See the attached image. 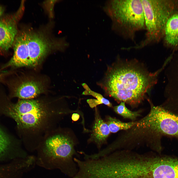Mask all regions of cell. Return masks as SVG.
<instances>
[{"instance_id": "2", "label": "cell", "mask_w": 178, "mask_h": 178, "mask_svg": "<svg viewBox=\"0 0 178 178\" xmlns=\"http://www.w3.org/2000/svg\"><path fill=\"white\" fill-rule=\"evenodd\" d=\"M51 102L39 99H22L10 105L9 115L26 135L44 133L53 129L62 112Z\"/></svg>"}, {"instance_id": "10", "label": "cell", "mask_w": 178, "mask_h": 178, "mask_svg": "<svg viewBox=\"0 0 178 178\" xmlns=\"http://www.w3.org/2000/svg\"><path fill=\"white\" fill-rule=\"evenodd\" d=\"M158 137H174L178 140V116L171 113L161 106L152 107Z\"/></svg>"}, {"instance_id": "21", "label": "cell", "mask_w": 178, "mask_h": 178, "mask_svg": "<svg viewBox=\"0 0 178 178\" xmlns=\"http://www.w3.org/2000/svg\"><path fill=\"white\" fill-rule=\"evenodd\" d=\"M4 11V9L3 8L2 6H0V17L2 15Z\"/></svg>"}, {"instance_id": "12", "label": "cell", "mask_w": 178, "mask_h": 178, "mask_svg": "<svg viewBox=\"0 0 178 178\" xmlns=\"http://www.w3.org/2000/svg\"><path fill=\"white\" fill-rule=\"evenodd\" d=\"M45 85L41 81L31 77H26L18 82L14 87L13 97L22 99H33L44 92Z\"/></svg>"}, {"instance_id": "1", "label": "cell", "mask_w": 178, "mask_h": 178, "mask_svg": "<svg viewBox=\"0 0 178 178\" xmlns=\"http://www.w3.org/2000/svg\"><path fill=\"white\" fill-rule=\"evenodd\" d=\"M137 61L118 60L108 66L103 78L97 83L106 95L133 107L144 100L156 83L162 69L151 73Z\"/></svg>"}, {"instance_id": "19", "label": "cell", "mask_w": 178, "mask_h": 178, "mask_svg": "<svg viewBox=\"0 0 178 178\" xmlns=\"http://www.w3.org/2000/svg\"><path fill=\"white\" fill-rule=\"evenodd\" d=\"M82 85L85 89L82 94L91 95L97 99L100 104H103L110 107L112 106L111 103L109 100L104 98L100 93L92 90L86 83H83Z\"/></svg>"}, {"instance_id": "18", "label": "cell", "mask_w": 178, "mask_h": 178, "mask_svg": "<svg viewBox=\"0 0 178 178\" xmlns=\"http://www.w3.org/2000/svg\"><path fill=\"white\" fill-rule=\"evenodd\" d=\"M11 144L10 139L0 127V158L5 156Z\"/></svg>"}, {"instance_id": "4", "label": "cell", "mask_w": 178, "mask_h": 178, "mask_svg": "<svg viewBox=\"0 0 178 178\" xmlns=\"http://www.w3.org/2000/svg\"><path fill=\"white\" fill-rule=\"evenodd\" d=\"M107 11L113 29L124 39L133 40L137 32L145 28L141 0H112Z\"/></svg>"}, {"instance_id": "20", "label": "cell", "mask_w": 178, "mask_h": 178, "mask_svg": "<svg viewBox=\"0 0 178 178\" xmlns=\"http://www.w3.org/2000/svg\"><path fill=\"white\" fill-rule=\"evenodd\" d=\"M10 166H0V178H6L10 175Z\"/></svg>"}, {"instance_id": "14", "label": "cell", "mask_w": 178, "mask_h": 178, "mask_svg": "<svg viewBox=\"0 0 178 178\" xmlns=\"http://www.w3.org/2000/svg\"><path fill=\"white\" fill-rule=\"evenodd\" d=\"M110 132L107 123L104 122L96 113L92 127L91 138L99 148L106 141Z\"/></svg>"}, {"instance_id": "17", "label": "cell", "mask_w": 178, "mask_h": 178, "mask_svg": "<svg viewBox=\"0 0 178 178\" xmlns=\"http://www.w3.org/2000/svg\"><path fill=\"white\" fill-rule=\"evenodd\" d=\"M125 104V102H121L119 105L114 107V111L124 118L135 121L137 118L140 116V111H132L126 107Z\"/></svg>"}, {"instance_id": "22", "label": "cell", "mask_w": 178, "mask_h": 178, "mask_svg": "<svg viewBox=\"0 0 178 178\" xmlns=\"http://www.w3.org/2000/svg\"><path fill=\"white\" fill-rule=\"evenodd\" d=\"M6 73H0V80H2L4 76L6 75Z\"/></svg>"}, {"instance_id": "16", "label": "cell", "mask_w": 178, "mask_h": 178, "mask_svg": "<svg viewBox=\"0 0 178 178\" xmlns=\"http://www.w3.org/2000/svg\"><path fill=\"white\" fill-rule=\"evenodd\" d=\"M137 121L129 122H124L115 118L109 117L106 123L110 132L115 133L123 130H128L131 128L136 123Z\"/></svg>"}, {"instance_id": "11", "label": "cell", "mask_w": 178, "mask_h": 178, "mask_svg": "<svg viewBox=\"0 0 178 178\" xmlns=\"http://www.w3.org/2000/svg\"><path fill=\"white\" fill-rule=\"evenodd\" d=\"M13 45V55L10 60L2 67L1 69L10 67H29L26 30H23L18 32Z\"/></svg>"}, {"instance_id": "7", "label": "cell", "mask_w": 178, "mask_h": 178, "mask_svg": "<svg viewBox=\"0 0 178 178\" xmlns=\"http://www.w3.org/2000/svg\"><path fill=\"white\" fill-rule=\"evenodd\" d=\"M29 67L39 64L51 50L60 47V43L42 32L26 30Z\"/></svg>"}, {"instance_id": "5", "label": "cell", "mask_w": 178, "mask_h": 178, "mask_svg": "<svg viewBox=\"0 0 178 178\" xmlns=\"http://www.w3.org/2000/svg\"><path fill=\"white\" fill-rule=\"evenodd\" d=\"M141 0L146 30L145 38L139 44L131 46V49H140L160 41L168 19L178 11V0Z\"/></svg>"}, {"instance_id": "13", "label": "cell", "mask_w": 178, "mask_h": 178, "mask_svg": "<svg viewBox=\"0 0 178 178\" xmlns=\"http://www.w3.org/2000/svg\"><path fill=\"white\" fill-rule=\"evenodd\" d=\"M163 39L166 46L174 49L178 47V11L173 13L168 19Z\"/></svg>"}, {"instance_id": "3", "label": "cell", "mask_w": 178, "mask_h": 178, "mask_svg": "<svg viewBox=\"0 0 178 178\" xmlns=\"http://www.w3.org/2000/svg\"><path fill=\"white\" fill-rule=\"evenodd\" d=\"M160 154L120 150L111 153L108 178H159Z\"/></svg>"}, {"instance_id": "9", "label": "cell", "mask_w": 178, "mask_h": 178, "mask_svg": "<svg viewBox=\"0 0 178 178\" xmlns=\"http://www.w3.org/2000/svg\"><path fill=\"white\" fill-rule=\"evenodd\" d=\"M23 2L13 14H7L0 19V51H8L13 45L18 32L17 24L24 11Z\"/></svg>"}, {"instance_id": "6", "label": "cell", "mask_w": 178, "mask_h": 178, "mask_svg": "<svg viewBox=\"0 0 178 178\" xmlns=\"http://www.w3.org/2000/svg\"><path fill=\"white\" fill-rule=\"evenodd\" d=\"M44 149L50 156L57 158L66 163L74 176L78 171L74 161V156L78 155L74 149V142L68 135L57 131L52 130L43 137Z\"/></svg>"}, {"instance_id": "8", "label": "cell", "mask_w": 178, "mask_h": 178, "mask_svg": "<svg viewBox=\"0 0 178 178\" xmlns=\"http://www.w3.org/2000/svg\"><path fill=\"white\" fill-rule=\"evenodd\" d=\"M166 70V100L163 105L168 111L178 115V53L172 55Z\"/></svg>"}, {"instance_id": "15", "label": "cell", "mask_w": 178, "mask_h": 178, "mask_svg": "<svg viewBox=\"0 0 178 178\" xmlns=\"http://www.w3.org/2000/svg\"><path fill=\"white\" fill-rule=\"evenodd\" d=\"M160 178H178V158L162 156Z\"/></svg>"}]
</instances>
